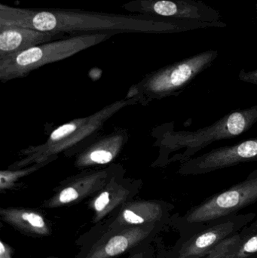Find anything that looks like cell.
<instances>
[{"label": "cell", "instance_id": "6da1fadb", "mask_svg": "<svg viewBox=\"0 0 257 258\" xmlns=\"http://www.w3.org/2000/svg\"><path fill=\"white\" fill-rule=\"evenodd\" d=\"M0 25L20 26L59 35L114 31L170 33L202 28L199 22L155 19L75 9H23L0 4Z\"/></svg>", "mask_w": 257, "mask_h": 258}, {"label": "cell", "instance_id": "7a4b0ae2", "mask_svg": "<svg viewBox=\"0 0 257 258\" xmlns=\"http://www.w3.org/2000/svg\"><path fill=\"white\" fill-rule=\"evenodd\" d=\"M257 122V104L245 109L232 110L214 123L196 131L167 130L161 146L169 152L179 151L169 162H186L213 143L231 139L247 132Z\"/></svg>", "mask_w": 257, "mask_h": 258}, {"label": "cell", "instance_id": "3957f363", "mask_svg": "<svg viewBox=\"0 0 257 258\" xmlns=\"http://www.w3.org/2000/svg\"><path fill=\"white\" fill-rule=\"evenodd\" d=\"M112 33L77 35L32 47L0 59V80L3 82L27 76L48 63L68 58L83 50L95 46L111 37Z\"/></svg>", "mask_w": 257, "mask_h": 258}, {"label": "cell", "instance_id": "277c9868", "mask_svg": "<svg viewBox=\"0 0 257 258\" xmlns=\"http://www.w3.org/2000/svg\"><path fill=\"white\" fill-rule=\"evenodd\" d=\"M256 203L257 168L245 180L211 196L192 208L185 215V219L190 224L211 223L235 215L241 209Z\"/></svg>", "mask_w": 257, "mask_h": 258}, {"label": "cell", "instance_id": "5b68a950", "mask_svg": "<svg viewBox=\"0 0 257 258\" xmlns=\"http://www.w3.org/2000/svg\"><path fill=\"white\" fill-rule=\"evenodd\" d=\"M218 55V51L209 50L161 68L146 80L145 90L154 98L180 95Z\"/></svg>", "mask_w": 257, "mask_h": 258}, {"label": "cell", "instance_id": "8992f818", "mask_svg": "<svg viewBox=\"0 0 257 258\" xmlns=\"http://www.w3.org/2000/svg\"><path fill=\"white\" fill-rule=\"evenodd\" d=\"M128 12L147 18L194 21L226 27L219 11L199 0H132L122 6Z\"/></svg>", "mask_w": 257, "mask_h": 258}, {"label": "cell", "instance_id": "52a82bcc", "mask_svg": "<svg viewBox=\"0 0 257 258\" xmlns=\"http://www.w3.org/2000/svg\"><path fill=\"white\" fill-rule=\"evenodd\" d=\"M251 162H257V138L212 149L191 158L181 163L178 173L184 176L202 175Z\"/></svg>", "mask_w": 257, "mask_h": 258}, {"label": "cell", "instance_id": "ba28073f", "mask_svg": "<svg viewBox=\"0 0 257 258\" xmlns=\"http://www.w3.org/2000/svg\"><path fill=\"white\" fill-rule=\"evenodd\" d=\"M255 213L229 215L215 221L211 227L195 235L181 247L177 258H199L254 220Z\"/></svg>", "mask_w": 257, "mask_h": 258}, {"label": "cell", "instance_id": "9c48e42d", "mask_svg": "<svg viewBox=\"0 0 257 258\" xmlns=\"http://www.w3.org/2000/svg\"><path fill=\"white\" fill-rule=\"evenodd\" d=\"M155 224L126 227L107 232L83 258H114L134 248L149 236Z\"/></svg>", "mask_w": 257, "mask_h": 258}, {"label": "cell", "instance_id": "30bf717a", "mask_svg": "<svg viewBox=\"0 0 257 258\" xmlns=\"http://www.w3.org/2000/svg\"><path fill=\"white\" fill-rule=\"evenodd\" d=\"M57 34L20 26L0 25V59L51 42Z\"/></svg>", "mask_w": 257, "mask_h": 258}, {"label": "cell", "instance_id": "8fae6325", "mask_svg": "<svg viewBox=\"0 0 257 258\" xmlns=\"http://www.w3.org/2000/svg\"><path fill=\"white\" fill-rule=\"evenodd\" d=\"M165 206L158 202L143 201L130 203L123 208L114 221L109 225L107 232L126 227L155 224L165 213Z\"/></svg>", "mask_w": 257, "mask_h": 258}, {"label": "cell", "instance_id": "7c38bea8", "mask_svg": "<svg viewBox=\"0 0 257 258\" xmlns=\"http://www.w3.org/2000/svg\"><path fill=\"white\" fill-rule=\"evenodd\" d=\"M2 219L16 230L30 236H46L51 228L43 215L30 209H2Z\"/></svg>", "mask_w": 257, "mask_h": 258}, {"label": "cell", "instance_id": "4fadbf2b", "mask_svg": "<svg viewBox=\"0 0 257 258\" xmlns=\"http://www.w3.org/2000/svg\"><path fill=\"white\" fill-rule=\"evenodd\" d=\"M100 177L98 174L92 176L87 180H78L67 187L62 189L55 197L51 198L45 206L48 208H57L65 205L75 203L89 194L96 191L100 186H102L101 180H97Z\"/></svg>", "mask_w": 257, "mask_h": 258}, {"label": "cell", "instance_id": "5bb4252c", "mask_svg": "<svg viewBox=\"0 0 257 258\" xmlns=\"http://www.w3.org/2000/svg\"><path fill=\"white\" fill-rule=\"evenodd\" d=\"M128 197L126 189L122 188L110 187L101 192L92 203L93 209L94 224L101 221L119 205L122 204Z\"/></svg>", "mask_w": 257, "mask_h": 258}, {"label": "cell", "instance_id": "9a60e30c", "mask_svg": "<svg viewBox=\"0 0 257 258\" xmlns=\"http://www.w3.org/2000/svg\"><path fill=\"white\" fill-rule=\"evenodd\" d=\"M242 239L241 230L211 248L199 258H235Z\"/></svg>", "mask_w": 257, "mask_h": 258}, {"label": "cell", "instance_id": "2e32d148", "mask_svg": "<svg viewBox=\"0 0 257 258\" xmlns=\"http://www.w3.org/2000/svg\"><path fill=\"white\" fill-rule=\"evenodd\" d=\"M247 225L241 230L242 239L235 258H250L257 254V218Z\"/></svg>", "mask_w": 257, "mask_h": 258}, {"label": "cell", "instance_id": "e0dca14e", "mask_svg": "<svg viewBox=\"0 0 257 258\" xmlns=\"http://www.w3.org/2000/svg\"><path fill=\"white\" fill-rule=\"evenodd\" d=\"M88 120L89 119H78V120L64 124V125L59 127L50 135L48 144L54 146L55 144H60V141H64L65 140L69 138L70 135L72 136V135L75 134L78 128L84 126Z\"/></svg>", "mask_w": 257, "mask_h": 258}, {"label": "cell", "instance_id": "ac0fdd59", "mask_svg": "<svg viewBox=\"0 0 257 258\" xmlns=\"http://www.w3.org/2000/svg\"><path fill=\"white\" fill-rule=\"evenodd\" d=\"M107 147H99L88 154L87 160L92 163L107 164L111 162L115 156L114 150H107Z\"/></svg>", "mask_w": 257, "mask_h": 258}, {"label": "cell", "instance_id": "d6986e66", "mask_svg": "<svg viewBox=\"0 0 257 258\" xmlns=\"http://www.w3.org/2000/svg\"><path fill=\"white\" fill-rule=\"evenodd\" d=\"M238 80L249 84L257 85V69L250 71L241 70L238 74Z\"/></svg>", "mask_w": 257, "mask_h": 258}, {"label": "cell", "instance_id": "ffe728a7", "mask_svg": "<svg viewBox=\"0 0 257 258\" xmlns=\"http://www.w3.org/2000/svg\"><path fill=\"white\" fill-rule=\"evenodd\" d=\"M13 250L3 240L0 241V258H12Z\"/></svg>", "mask_w": 257, "mask_h": 258}, {"label": "cell", "instance_id": "44dd1931", "mask_svg": "<svg viewBox=\"0 0 257 258\" xmlns=\"http://www.w3.org/2000/svg\"><path fill=\"white\" fill-rule=\"evenodd\" d=\"M129 258H143V253H137V254H134V255H132Z\"/></svg>", "mask_w": 257, "mask_h": 258}, {"label": "cell", "instance_id": "7402d4cb", "mask_svg": "<svg viewBox=\"0 0 257 258\" xmlns=\"http://www.w3.org/2000/svg\"><path fill=\"white\" fill-rule=\"evenodd\" d=\"M250 258H257V254H256V255L253 256V257H252Z\"/></svg>", "mask_w": 257, "mask_h": 258}, {"label": "cell", "instance_id": "603a6c76", "mask_svg": "<svg viewBox=\"0 0 257 258\" xmlns=\"http://www.w3.org/2000/svg\"><path fill=\"white\" fill-rule=\"evenodd\" d=\"M46 258H57V257H46Z\"/></svg>", "mask_w": 257, "mask_h": 258}]
</instances>
